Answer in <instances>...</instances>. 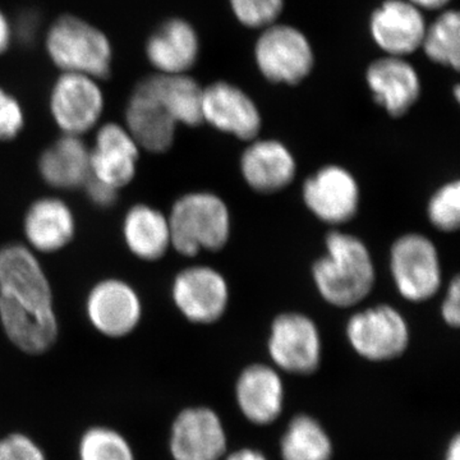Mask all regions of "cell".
<instances>
[{"label": "cell", "mask_w": 460, "mask_h": 460, "mask_svg": "<svg viewBox=\"0 0 460 460\" xmlns=\"http://www.w3.org/2000/svg\"><path fill=\"white\" fill-rule=\"evenodd\" d=\"M224 460H269L266 458L265 454L259 452L256 449H250V447H243L237 452L229 454Z\"/></svg>", "instance_id": "cell-37"}, {"label": "cell", "mask_w": 460, "mask_h": 460, "mask_svg": "<svg viewBox=\"0 0 460 460\" xmlns=\"http://www.w3.org/2000/svg\"><path fill=\"white\" fill-rule=\"evenodd\" d=\"M202 119L214 128L251 141L261 128L259 109L243 91L229 84H215L202 93Z\"/></svg>", "instance_id": "cell-18"}, {"label": "cell", "mask_w": 460, "mask_h": 460, "mask_svg": "<svg viewBox=\"0 0 460 460\" xmlns=\"http://www.w3.org/2000/svg\"><path fill=\"white\" fill-rule=\"evenodd\" d=\"M447 2H449V0H411L413 5H420V7L429 9L443 7Z\"/></svg>", "instance_id": "cell-40"}, {"label": "cell", "mask_w": 460, "mask_h": 460, "mask_svg": "<svg viewBox=\"0 0 460 460\" xmlns=\"http://www.w3.org/2000/svg\"><path fill=\"white\" fill-rule=\"evenodd\" d=\"M26 246L35 253H57L72 243L77 220L71 206L59 198L35 199L23 217Z\"/></svg>", "instance_id": "cell-16"}, {"label": "cell", "mask_w": 460, "mask_h": 460, "mask_svg": "<svg viewBox=\"0 0 460 460\" xmlns=\"http://www.w3.org/2000/svg\"><path fill=\"white\" fill-rule=\"evenodd\" d=\"M91 204L100 208H109L117 204L119 190L90 177L84 186Z\"/></svg>", "instance_id": "cell-34"}, {"label": "cell", "mask_w": 460, "mask_h": 460, "mask_svg": "<svg viewBox=\"0 0 460 460\" xmlns=\"http://www.w3.org/2000/svg\"><path fill=\"white\" fill-rule=\"evenodd\" d=\"M0 460H47V456L33 438L16 432L0 438Z\"/></svg>", "instance_id": "cell-33"}, {"label": "cell", "mask_w": 460, "mask_h": 460, "mask_svg": "<svg viewBox=\"0 0 460 460\" xmlns=\"http://www.w3.org/2000/svg\"><path fill=\"white\" fill-rule=\"evenodd\" d=\"M347 338L354 352L371 362L398 358L410 344V326L389 305H378L354 314L347 323Z\"/></svg>", "instance_id": "cell-5"}, {"label": "cell", "mask_w": 460, "mask_h": 460, "mask_svg": "<svg viewBox=\"0 0 460 460\" xmlns=\"http://www.w3.org/2000/svg\"><path fill=\"white\" fill-rule=\"evenodd\" d=\"M368 86L377 104L401 117L420 96V78L411 66L398 58L377 60L368 68Z\"/></svg>", "instance_id": "cell-24"}, {"label": "cell", "mask_w": 460, "mask_h": 460, "mask_svg": "<svg viewBox=\"0 0 460 460\" xmlns=\"http://www.w3.org/2000/svg\"><path fill=\"white\" fill-rule=\"evenodd\" d=\"M332 438L310 414L293 417L280 438L281 460H332Z\"/></svg>", "instance_id": "cell-27"}, {"label": "cell", "mask_w": 460, "mask_h": 460, "mask_svg": "<svg viewBox=\"0 0 460 460\" xmlns=\"http://www.w3.org/2000/svg\"><path fill=\"white\" fill-rule=\"evenodd\" d=\"M172 247L181 256L222 250L228 243L232 222L228 206L206 190L186 193L175 199L168 214Z\"/></svg>", "instance_id": "cell-2"}, {"label": "cell", "mask_w": 460, "mask_h": 460, "mask_svg": "<svg viewBox=\"0 0 460 460\" xmlns=\"http://www.w3.org/2000/svg\"><path fill=\"white\" fill-rule=\"evenodd\" d=\"M305 205L321 222L339 226L356 217L359 186L343 166L326 165L305 181Z\"/></svg>", "instance_id": "cell-12"}, {"label": "cell", "mask_w": 460, "mask_h": 460, "mask_svg": "<svg viewBox=\"0 0 460 460\" xmlns=\"http://www.w3.org/2000/svg\"><path fill=\"white\" fill-rule=\"evenodd\" d=\"M147 86L177 124L196 127L202 119V91L196 81L181 75L146 78Z\"/></svg>", "instance_id": "cell-26"}, {"label": "cell", "mask_w": 460, "mask_h": 460, "mask_svg": "<svg viewBox=\"0 0 460 460\" xmlns=\"http://www.w3.org/2000/svg\"><path fill=\"white\" fill-rule=\"evenodd\" d=\"M47 48L53 62L66 74L98 78L111 74V42L104 33L80 18H59L48 32Z\"/></svg>", "instance_id": "cell-3"}, {"label": "cell", "mask_w": 460, "mask_h": 460, "mask_svg": "<svg viewBox=\"0 0 460 460\" xmlns=\"http://www.w3.org/2000/svg\"><path fill=\"white\" fill-rule=\"evenodd\" d=\"M146 54L151 65L163 74L181 75L195 65L198 35L186 21H168L148 39Z\"/></svg>", "instance_id": "cell-25"}, {"label": "cell", "mask_w": 460, "mask_h": 460, "mask_svg": "<svg viewBox=\"0 0 460 460\" xmlns=\"http://www.w3.org/2000/svg\"><path fill=\"white\" fill-rule=\"evenodd\" d=\"M441 316L450 328H458L460 323V280L454 278L447 287L443 305H441Z\"/></svg>", "instance_id": "cell-35"}, {"label": "cell", "mask_w": 460, "mask_h": 460, "mask_svg": "<svg viewBox=\"0 0 460 460\" xmlns=\"http://www.w3.org/2000/svg\"><path fill=\"white\" fill-rule=\"evenodd\" d=\"M39 18L35 13L22 14L18 20L17 23V35L23 42H30L35 38L38 32Z\"/></svg>", "instance_id": "cell-36"}, {"label": "cell", "mask_w": 460, "mask_h": 460, "mask_svg": "<svg viewBox=\"0 0 460 460\" xmlns=\"http://www.w3.org/2000/svg\"><path fill=\"white\" fill-rule=\"evenodd\" d=\"M260 71L272 83L298 84L310 74L313 49L304 33L289 26L263 32L256 45Z\"/></svg>", "instance_id": "cell-11"}, {"label": "cell", "mask_w": 460, "mask_h": 460, "mask_svg": "<svg viewBox=\"0 0 460 460\" xmlns=\"http://www.w3.org/2000/svg\"><path fill=\"white\" fill-rule=\"evenodd\" d=\"M172 299L181 316L193 323H217L229 304V287L219 271L206 265H192L175 275Z\"/></svg>", "instance_id": "cell-8"}, {"label": "cell", "mask_w": 460, "mask_h": 460, "mask_svg": "<svg viewBox=\"0 0 460 460\" xmlns=\"http://www.w3.org/2000/svg\"><path fill=\"white\" fill-rule=\"evenodd\" d=\"M9 41H11V26L7 18L0 12V54L7 50Z\"/></svg>", "instance_id": "cell-38"}, {"label": "cell", "mask_w": 460, "mask_h": 460, "mask_svg": "<svg viewBox=\"0 0 460 460\" xmlns=\"http://www.w3.org/2000/svg\"><path fill=\"white\" fill-rule=\"evenodd\" d=\"M0 296L22 305L54 307L53 288L38 253L22 243L0 248Z\"/></svg>", "instance_id": "cell-13"}, {"label": "cell", "mask_w": 460, "mask_h": 460, "mask_svg": "<svg viewBox=\"0 0 460 460\" xmlns=\"http://www.w3.org/2000/svg\"><path fill=\"white\" fill-rule=\"evenodd\" d=\"M390 270L402 298L414 304L431 299L443 279L434 242L419 233H408L393 243Z\"/></svg>", "instance_id": "cell-4"}, {"label": "cell", "mask_w": 460, "mask_h": 460, "mask_svg": "<svg viewBox=\"0 0 460 460\" xmlns=\"http://www.w3.org/2000/svg\"><path fill=\"white\" fill-rule=\"evenodd\" d=\"M140 150L126 127L104 124L90 148L91 177L118 190L129 186L137 174Z\"/></svg>", "instance_id": "cell-14"}, {"label": "cell", "mask_w": 460, "mask_h": 460, "mask_svg": "<svg viewBox=\"0 0 460 460\" xmlns=\"http://www.w3.org/2000/svg\"><path fill=\"white\" fill-rule=\"evenodd\" d=\"M50 111L63 135L81 137L99 123L104 96L93 77L66 74L51 91Z\"/></svg>", "instance_id": "cell-10"}, {"label": "cell", "mask_w": 460, "mask_h": 460, "mask_svg": "<svg viewBox=\"0 0 460 460\" xmlns=\"http://www.w3.org/2000/svg\"><path fill=\"white\" fill-rule=\"evenodd\" d=\"M371 33L381 49L395 57L402 56L422 44L425 21L411 3L389 0L372 16Z\"/></svg>", "instance_id": "cell-21"}, {"label": "cell", "mask_w": 460, "mask_h": 460, "mask_svg": "<svg viewBox=\"0 0 460 460\" xmlns=\"http://www.w3.org/2000/svg\"><path fill=\"white\" fill-rule=\"evenodd\" d=\"M87 320L99 334L111 339L131 335L141 323L144 304L128 281L105 278L90 288L84 301Z\"/></svg>", "instance_id": "cell-6"}, {"label": "cell", "mask_w": 460, "mask_h": 460, "mask_svg": "<svg viewBox=\"0 0 460 460\" xmlns=\"http://www.w3.org/2000/svg\"><path fill=\"white\" fill-rule=\"evenodd\" d=\"M127 250L141 261L163 259L172 248L168 215L147 204H136L127 210L122 222Z\"/></svg>", "instance_id": "cell-23"}, {"label": "cell", "mask_w": 460, "mask_h": 460, "mask_svg": "<svg viewBox=\"0 0 460 460\" xmlns=\"http://www.w3.org/2000/svg\"><path fill=\"white\" fill-rule=\"evenodd\" d=\"M268 350L272 363L293 375H310L321 362L319 328L304 314H281L272 321Z\"/></svg>", "instance_id": "cell-7"}, {"label": "cell", "mask_w": 460, "mask_h": 460, "mask_svg": "<svg viewBox=\"0 0 460 460\" xmlns=\"http://www.w3.org/2000/svg\"><path fill=\"white\" fill-rule=\"evenodd\" d=\"M235 16L250 27L269 25L283 8V0H230Z\"/></svg>", "instance_id": "cell-31"}, {"label": "cell", "mask_w": 460, "mask_h": 460, "mask_svg": "<svg viewBox=\"0 0 460 460\" xmlns=\"http://www.w3.org/2000/svg\"><path fill=\"white\" fill-rule=\"evenodd\" d=\"M314 286L320 296L335 307L361 304L375 286V265L361 239L348 233H329L326 253L313 266Z\"/></svg>", "instance_id": "cell-1"}, {"label": "cell", "mask_w": 460, "mask_h": 460, "mask_svg": "<svg viewBox=\"0 0 460 460\" xmlns=\"http://www.w3.org/2000/svg\"><path fill=\"white\" fill-rule=\"evenodd\" d=\"M25 113L11 93L0 87V142L12 141L22 132Z\"/></svg>", "instance_id": "cell-32"}, {"label": "cell", "mask_w": 460, "mask_h": 460, "mask_svg": "<svg viewBox=\"0 0 460 460\" xmlns=\"http://www.w3.org/2000/svg\"><path fill=\"white\" fill-rule=\"evenodd\" d=\"M78 460H136L131 444L120 432L98 426L81 438Z\"/></svg>", "instance_id": "cell-29"}, {"label": "cell", "mask_w": 460, "mask_h": 460, "mask_svg": "<svg viewBox=\"0 0 460 460\" xmlns=\"http://www.w3.org/2000/svg\"><path fill=\"white\" fill-rule=\"evenodd\" d=\"M226 449L222 419L211 408H186L172 420L169 436L172 460H222Z\"/></svg>", "instance_id": "cell-9"}, {"label": "cell", "mask_w": 460, "mask_h": 460, "mask_svg": "<svg viewBox=\"0 0 460 460\" xmlns=\"http://www.w3.org/2000/svg\"><path fill=\"white\" fill-rule=\"evenodd\" d=\"M241 172L248 186L256 192L275 193L295 180L296 159L279 141H256L244 150Z\"/></svg>", "instance_id": "cell-20"}, {"label": "cell", "mask_w": 460, "mask_h": 460, "mask_svg": "<svg viewBox=\"0 0 460 460\" xmlns=\"http://www.w3.org/2000/svg\"><path fill=\"white\" fill-rule=\"evenodd\" d=\"M38 169L51 189H84L91 177L90 148L78 136L63 135L42 151Z\"/></svg>", "instance_id": "cell-22"}, {"label": "cell", "mask_w": 460, "mask_h": 460, "mask_svg": "<svg viewBox=\"0 0 460 460\" xmlns=\"http://www.w3.org/2000/svg\"><path fill=\"white\" fill-rule=\"evenodd\" d=\"M0 325L14 347L33 356L48 352L59 337L56 308L18 304L3 296Z\"/></svg>", "instance_id": "cell-15"}, {"label": "cell", "mask_w": 460, "mask_h": 460, "mask_svg": "<svg viewBox=\"0 0 460 460\" xmlns=\"http://www.w3.org/2000/svg\"><path fill=\"white\" fill-rule=\"evenodd\" d=\"M177 126L146 81H141L126 109V128L136 144L148 153L164 154L174 144Z\"/></svg>", "instance_id": "cell-17"}, {"label": "cell", "mask_w": 460, "mask_h": 460, "mask_svg": "<svg viewBox=\"0 0 460 460\" xmlns=\"http://www.w3.org/2000/svg\"><path fill=\"white\" fill-rule=\"evenodd\" d=\"M444 460H460V436L454 435L452 440L447 444Z\"/></svg>", "instance_id": "cell-39"}, {"label": "cell", "mask_w": 460, "mask_h": 460, "mask_svg": "<svg viewBox=\"0 0 460 460\" xmlns=\"http://www.w3.org/2000/svg\"><path fill=\"white\" fill-rule=\"evenodd\" d=\"M429 220L436 229L450 233L460 224V181H452L440 187L428 206Z\"/></svg>", "instance_id": "cell-30"}, {"label": "cell", "mask_w": 460, "mask_h": 460, "mask_svg": "<svg viewBox=\"0 0 460 460\" xmlns=\"http://www.w3.org/2000/svg\"><path fill=\"white\" fill-rule=\"evenodd\" d=\"M459 14L447 12L425 33L426 54L440 65L459 66Z\"/></svg>", "instance_id": "cell-28"}, {"label": "cell", "mask_w": 460, "mask_h": 460, "mask_svg": "<svg viewBox=\"0 0 460 460\" xmlns=\"http://www.w3.org/2000/svg\"><path fill=\"white\" fill-rule=\"evenodd\" d=\"M235 401L244 419L253 425L275 422L284 408V384L279 372L262 363L248 366L235 384Z\"/></svg>", "instance_id": "cell-19"}]
</instances>
